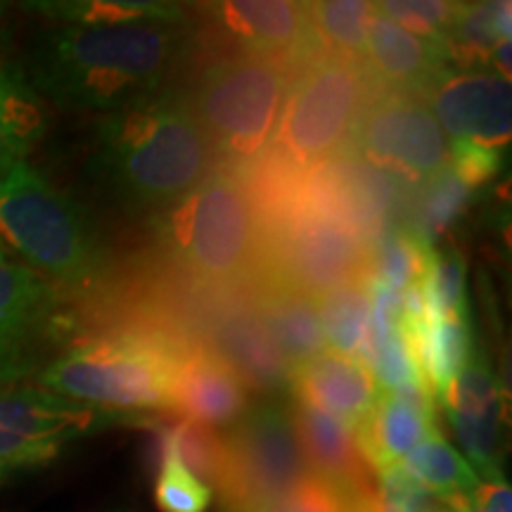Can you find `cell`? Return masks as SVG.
Returning <instances> with one entry per match:
<instances>
[{
  "label": "cell",
  "instance_id": "16",
  "mask_svg": "<svg viewBox=\"0 0 512 512\" xmlns=\"http://www.w3.org/2000/svg\"><path fill=\"white\" fill-rule=\"evenodd\" d=\"M209 347L228 363L247 389L283 399L292 394V366L280 354L259 311L226 306L209 318Z\"/></svg>",
  "mask_w": 512,
  "mask_h": 512
},
{
  "label": "cell",
  "instance_id": "43",
  "mask_svg": "<svg viewBox=\"0 0 512 512\" xmlns=\"http://www.w3.org/2000/svg\"><path fill=\"white\" fill-rule=\"evenodd\" d=\"M358 512H380V503H377V498H373V501H368Z\"/></svg>",
  "mask_w": 512,
  "mask_h": 512
},
{
  "label": "cell",
  "instance_id": "38",
  "mask_svg": "<svg viewBox=\"0 0 512 512\" xmlns=\"http://www.w3.org/2000/svg\"><path fill=\"white\" fill-rule=\"evenodd\" d=\"M43 366V347L0 330V387L24 382Z\"/></svg>",
  "mask_w": 512,
  "mask_h": 512
},
{
  "label": "cell",
  "instance_id": "32",
  "mask_svg": "<svg viewBox=\"0 0 512 512\" xmlns=\"http://www.w3.org/2000/svg\"><path fill=\"white\" fill-rule=\"evenodd\" d=\"M427 254L430 247L420 240V235H411L406 230H389L380 238V247L373 256V266H377V275L392 290H406L408 285L418 283L425 271Z\"/></svg>",
  "mask_w": 512,
  "mask_h": 512
},
{
  "label": "cell",
  "instance_id": "41",
  "mask_svg": "<svg viewBox=\"0 0 512 512\" xmlns=\"http://www.w3.org/2000/svg\"><path fill=\"white\" fill-rule=\"evenodd\" d=\"M10 5L8 3H0V36L5 34V17H8Z\"/></svg>",
  "mask_w": 512,
  "mask_h": 512
},
{
  "label": "cell",
  "instance_id": "2",
  "mask_svg": "<svg viewBox=\"0 0 512 512\" xmlns=\"http://www.w3.org/2000/svg\"><path fill=\"white\" fill-rule=\"evenodd\" d=\"M211 162L183 91L164 88L98 121L86 169L121 209L155 216L204 181Z\"/></svg>",
  "mask_w": 512,
  "mask_h": 512
},
{
  "label": "cell",
  "instance_id": "37",
  "mask_svg": "<svg viewBox=\"0 0 512 512\" xmlns=\"http://www.w3.org/2000/svg\"><path fill=\"white\" fill-rule=\"evenodd\" d=\"M448 166L463 181L467 188L475 190L479 185L491 181L498 171H501L503 157L501 150L494 147H484L475 143H463V140H453L451 152H448Z\"/></svg>",
  "mask_w": 512,
  "mask_h": 512
},
{
  "label": "cell",
  "instance_id": "8",
  "mask_svg": "<svg viewBox=\"0 0 512 512\" xmlns=\"http://www.w3.org/2000/svg\"><path fill=\"white\" fill-rule=\"evenodd\" d=\"M370 81L366 62L330 50L304 64L292 76L271 150L290 169L306 171L339 155L368 105Z\"/></svg>",
  "mask_w": 512,
  "mask_h": 512
},
{
  "label": "cell",
  "instance_id": "6",
  "mask_svg": "<svg viewBox=\"0 0 512 512\" xmlns=\"http://www.w3.org/2000/svg\"><path fill=\"white\" fill-rule=\"evenodd\" d=\"M292 76L285 62L256 55L230 53L204 64L183 95L214 157L238 166L271 152Z\"/></svg>",
  "mask_w": 512,
  "mask_h": 512
},
{
  "label": "cell",
  "instance_id": "45",
  "mask_svg": "<svg viewBox=\"0 0 512 512\" xmlns=\"http://www.w3.org/2000/svg\"><path fill=\"white\" fill-rule=\"evenodd\" d=\"M3 252H8V249H5V245H3V240H0V254Z\"/></svg>",
  "mask_w": 512,
  "mask_h": 512
},
{
  "label": "cell",
  "instance_id": "15",
  "mask_svg": "<svg viewBox=\"0 0 512 512\" xmlns=\"http://www.w3.org/2000/svg\"><path fill=\"white\" fill-rule=\"evenodd\" d=\"M249 406L245 382L209 344H183L174 368L171 411L216 430L240 420Z\"/></svg>",
  "mask_w": 512,
  "mask_h": 512
},
{
  "label": "cell",
  "instance_id": "27",
  "mask_svg": "<svg viewBox=\"0 0 512 512\" xmlns=\"http://www.w3.org/2000/svg\"><path fill=\"white\" fill-rule=\"evenodd\" d=\"M399 465L415 482L425 486L439 503L475 496L477 486L482 482L472 465L441 437V432L422 439Z\"/></svg>",
  "mask_w": 512,
  "mask_h": 512
},
{
  "label": "cell",
  "instance_id": "17",
  "mask_svg": "<svg viewBox=\"0 0 512 512\" xmlns=\"http://www.w3.org/2000/svg\"><path fill=\"white\" fill-rule=\"evenodd\" d=\"M439 432L432 396L420 389L384 392L354 427L356 446L370 470L382 472L399 465L422 439Z\"/></svg>",
  "mask_w": 512,
  "mask_h": 512
},
{
  "label": "cell",
  "instance_id": "19",
  "mask_svg": "<svg viewBox=\"0 0 512 512\" xmlns=\"http://www.w3.org/2000/svg\"><path fill=\"white\" fill-rule=\"evenodd\" d=\"M294 430L311 475L351 496H375L370 467L356 446L354 427L335 415L290 401Z\"/></svg>",
  "mask_w": 512,
  "mask_h": 512
},
{
  "label": "cell",
  "instance_id": "29",
  "mask_svg": "<svg viewBox=\"0 0 512 512\" xmlns=\"http://www.w3.org/2000/svg\"><path fill=\"white\" fill-rule=\"evenodd\" d=\"M306 10H309L311 27L325 48L349 60L366 62V29L373 15V3L328 0V3H306Z\"/></svg>",
  "mask_w": 512,
  "mask_h": 512
},
{
  "label": "cell",
  "instance_id": "35",
  "mask_svg": "<svg viewBox=\"0 0 512 512\" xmlns=\"http://www.w3.org/2000/svg\"><path fill=\"white\" fill-rule=\"evenodd\" d=\"M375 10L415 36L444 43L458 3H441V0H420V3L403 0L399 3V0H392V3H375Z\"/></svg>",
  "mask_w": 512,
  "mask_h": 512
},
{
  "label": "cell",
  "instance_id": "22",
  "mask_svg": "<svg viewBox=\"0 0 512 512\" xmlns=\"http://www.w3.org/2000/svg\"><path fill=\"white\" fill-rule=\"evenodd\" d=\"M256 311L292 370L328 349L320 325L318 297L313 294L271 280L259 294Z\"/></svg>",
  "mask_w": 512,
  "mask_h": 512
},
{
  "label": "cell",
  "instance_id": "42",
  "mask_svg": "<svg viewBox=\"0 0 512 512\" xmlns=\"http://www.w3.org/2000/svg\"><path fill=\"white\" fill-rule=\"evenodd\" d=\"M422 512H451V510H448L446 508V505L444 503H439V501H434L432 505H427V508L425 510H422Z\"/></svg>",
  "mask_w": 512,
  "mask_h": 512
},
{
  "label": "cell",
  "instance_id": "4",
  "mask_svg": "<svg viewBox=\"0 0 512 512\" xmlns=\"http://www.w3.org/2000/svg\"><path fill=\"white\" fill-rule=\"evenodd\" d=\"M185 342L159 332H112L50 358L38 387L105 411L140 415L171 411L176 358Z\"/></svg>",
  "mask_w": 512,
  "mask_h": 512
},
{
  "label": "cell",
  "instance_id": "1",
  "mask_svg": "<svg viewBox=\"0 0 512 512\" xmlns=\"http://www.w3.org/2000/svg\"><path fill=\"white\" fill-rule=\"evenodd\" d=\"M188 50L185 22L50 24L31 38L22 72L60 110L105 117L164 91Z\"/></svg>",
  "mask_w": 512,
  "mask_h": 512
},
{
  "label": "cell",
  "instance_id": "34",
  "mask_svg": "<svg viewBox=\"0 0 512 512\" xmlns=\"http://www.w3.org/2000/svg\"><path fill=\"white\" fill-rule=\"evenodd\" d=\"M472 190L453 174L451 166L427 181L425 200L420 204V240L427 242V235L434 238L441 230L448 228V223L458 219L460 211L465 209L467 200H470Z\"/></svg>",
  "mask_w": 512,
  "mask_h": 512
},
{
  "label": "cell",
  "instance_id": "20",
  "mask_svg": "<svg viewBox=\"0 0 512 512\" xmlns=\"http://www.w3.org/2000/svg\"><path fill=\"white\" fill-rule=\"evenodd\" d=\"M380 396L363 358L320 354L292 370V399L356 427Z\"/></svg>",
  "mask_w": 512,
  "mask_h": 512
},
{
  "label": "cell",
  "instance_id": "46",
  "mask_svg": "<svg viewBox=\"0 0 512 512\" xmlns=\"http://www.w3.org/2000/svg\"><path fill=\"white\" fill-rule=\"evenodd\" d=\"M3 475H5V470H3V467H0V479H3Z\"/></svg>",
  "mask_w": 512,
  "mask_h": 512
},
{
  "label": "cell",
  "instance_id": "28",
  "mask_svg": "<svg viewBox=\"0 0 512 512\" xmlns=\"http://www.w3.org/2000/svg\"><path fill=\"white\" fill-rule=\"evenodd\" d=\"M370 306V278L320 294L318 309L325 347H332L339 356L361 358L368 344Z\"/></svg>",
  "mask_w": 512,
  "mask_h": 512
},
{
  "label": "cell",
  "instance_id": "24",
  "mask_svg": "<svg viewBox=\"0 0 512 512\" xmlns=\"http://www.w3.org/2000/svg\"><path fill=\"white\" fill-rule=\"evenodd\" d=\"M401 323V320H399ZM403 335L411 342L418 366L425 375L432 396H441L456 380L460 370L475 351V335L470 328V316H427L422 323L401 325Z\"/></svg>",
  "mask_w": 512,
  "mask_h": 512
},
{
  "label": "cell",
  "instance_id": "30",
  "mask_svg": "<svg viewBox=\"0 0 512 512\" xmlns=\"http://www.w3.org/2000/svg\"><path fill=\"white\" fill-rule=\"evenodd\" d=\"M162 451H171L211 491L221 482L223 437L211 427L183 418L176 425H162Z\"/></svg>",
  "mask_w": 512,
  "mask_h": 512
},
{
  "label": "cell",
  "instance_id": "10",
  "mask_svg": "<svg viewBox=\"0 0 512 512\" xmlns=\"http://www.w3.org/2000/svg\"><path fill=\"white\" fill-rule=\"evenodd\" d=\"M128 422L147 425V418L64 399L38 384L0 387V467L46 465L74 441Z\"/></svg>",
  "mask_w": 512,
  "mask_h": 512
},
{
  "label": "cell",
  "instance_id": "14",
  "mask_svg": "<svg viewBox=\"0 0 512 512\" xmlns=\"http://www.w3.org/2000/svg\"><path fill=\"white\" fill-rule=\"evenodd\" d=\"M422 98L453 140L503 150L512 131L510 81L489 69H444Z\"/></svg>",
  "mask_w": 512,
  "mask_h": 512
},
{
  "label": "cell",
  "instance_id": "12",
  "mask_svg": "<svg viewBox=\"0 0 512 512\" xmlns=\"http://www.w3.org/2000/svg\"><path fill=\"white\" fill-rule=\"evenodd\" d=\"M204 15L209 17L211 31L226 38L238 55L285 62L292 72L328 50L311 27L306 3L233 0L204 5Z\"/></svg>",
  "mask_w": 512,
  "mask_h": 512
},
{
  "label": "cell",
  "instance_id": "40",
  "mask_svg": "<svg viewBox=\"0 0 512 512\" xmlns=\"http://www.w3.org/2000/svg\"><path fill=\"white\" fill-rule=\"evenodd\" d=\"M444 505L451 512H477L472 496L470 498H458V501H451V503H444Z\"/></svg>",
  "mask_w": 512,
  "mask_h": 512
},
{
  "label": "cell",
  "instance_id": "44",
  "mask_svg": "<svg viewBox=\"0 0 512 512\" xmlns=\"http://www.w3.org/2000/svg\"><path fill=\"white\" fill-rule=\"evenodd\" d=\"M226 512H283L280 508H242V510H226Z\"/></svg>",
  "mask_w": 512,
  "mask_h": 512
},
{
  "label": "cell",
  "instance_id": "33",
  "mask_svg": "<svg viewBox=\"0 0 512 512\" xmlns=\"http://www.w3.org/2000/svg\"><path fill=\"white\" fill-rule=\"evenodd\" d=\"M162 467L155 484V501L162 512H207L214 498L202 479L178 460L171 451H162Z\"/></svg>",
  "mask_w": 512,
  "mask_h": 512
},
{
  "label": "cell",
  "instance_id": "25",
  "mask_svg": "<svg viewBox=\"0 0 512 512\" xmlns=\"http://www.w3.org/2000/svg\"><path fill=\"white\" fill-rule=\"evenodd\" d=\"M22 10L74 27H114L140 22H188V12L174 3L147 0H38L22 3Z\"/></svg>",
  "mask_w": 512,
  "mask_h": 512
},
{
  "label": "cell",
  "instance_id": "3",
  "mask_svg": "<svg viewBox=\"0 0 512 512\" xmlns=\"http://www.w3.org/2000/svg\"><path fill=\"white\" fill-rule=\"evenodd\" d=\"M0 240L67 297L100 290L110 278L112 256L98 223L29 164L0 176Z\"/></svg>",
  "mask_w": 512,
  "mask_h": 512
},
{
  "label": "cell",
  "instance_id": "7",
  "mask_svg": "<svg viewBox=\"0 0 512 512\" xmlns=\"http://www.w3.org/2000/svg\"><path fill=\"white\" fill-rule=\"evenodd\" d=\"M275 235L268 238L271 268L278 283L320 297L339 285L368 280L373 252L361 226L351 219L349 202L335 200L325 185L320 195L283 207Z\"/></svg>",
  "mask_w": 512,
  "mask_h": 512
},
{
  "label": "cell",
  "instance_id": "26",
  "mask_svg": "<svg viewBox=\"0 0 512 512\" xmlns=\"http://www.w3.org/2000/svg\"><path fill=\"white\" fill-rule=\"evenodd\" d=\"M510 3H458L444 36L448 57H456L463 69H486L498 43L510 41Z\"/></svg>",
  "mask_w": 512,
  "mask_h": 512
},
{
  "label": "cell",
  "instance_id": "5",
  "mask_svg": "<svg viewBox=\"0 0 512 512\" xmlns=\"http://www.w3.org/2000/svg\"><path fill=\"white\" fill-rule=\"evenodd\" d=\"M157 245L183 273L204 283H238L261 256L259 221L245 183L216 171L152 216Z\"/></svg>",
  "mask_w": 512,
  "mask_h": 512
},
{
  "label": "cell",
  "instance_id": "31",
  "mask_svg": "<svg viewBox=\"0 0 512 512\" xmlns=\"http://www.w3.org/2000/svg\"><path fill=\"white\" fill-rule=\"evenodd\" d=\"M427 316H458L467 313L465 264L456 249L427 254L425 271L418 280Z\"/></svg>",
  "mask_w": 512,
  "mask_h": 512
},
{
  "label": "cell",
  "instance_id": "39",
  "mask_svg": "<svg viewBox=\"0 0 512 512\" xmlns=\"http://www.w3.org/2000/svg\"><path fill=\"white\" fill-rule=\"evenodd\" d=\"M472 501H475L477 512H512V491L505 479L479 482Z\"/></svg>",
  "mask_w": 512,
  "mask_h": 512
},
{
  "label": "cell",
  "instance_id": "23",
  "mask_svg": "<svg viewBox=\"0 0 512 512\" xmlns=\"http://www.w3.org/2000/svg\"><path fill=\"white\" fill-rule=\"evenodd\" d=\"M46 131V100L34 91L22 67L0 55V176L27 164Z\"/></svg>",
  "mask_w": 512,
  "mask_h": 512
},
{
  "label": "cell",
  "instance_id": "18",
  "mask_svg": "<svg viewBox=\"0 0 512 512\" xmlns=\"http://www.w3.org/2000/svg\"><path fill=\"white\" fill-rule=\"evenodd\" d=\"M448 53L441 41L415 36L375 10L366 29V67L375 83L389 91L422 98L446 69Z\"/></svg>",
  "mask_w": 512,
  "mask_h": 512
},
{
  "label": "cell",
  "instance_id": "36",
  "mask_svg": "<svg viewBox=\"0 0 512 512\" xmlns=\"http://www.w3.org/2000/svg\"><path fill=\"white\" fill-rule=\"evenodd\" d=\"M375 491L380 512H422L427 505L437 501L401 465H392L387 470L377 472Z\"/></svg>",
  "mask_w": 512,
  "mask_h": 512
},
{
  "label": "cell",
  "instance_id": "13",
  "mask_svg": "<svg viewBox=\"0 0 512 512\" xmlns=\"http://www.w3.org/2000/svg\"><path fill=\"white\" fill-rule=\"evenodd\" d=\"M439 399L477 477L482 475V482L503 479L505 399L501 382L484 349L475 347L463 370Z\"/></svg>",
  "mask_w": 512,
  "mask_h": 512
},
{
  "label": "cell",
  "instance_id": "11",
  "mask_svg": "<svg viewBox=\"0 0 512 512\" xmlns=\"http://www.w3.org/2000/svg\"><path fill=\"white\" fill-rule=\"evenodd\" d=\"M351 143L368 164L403 181L425 183L448 169V145L422 98L375 88L356 121Z\"/></svg>",
  "mask_w": 512,
  "mask_h": 512
},
{
  "label": "cell",
  "instance_id": "21",
  "mask_svg": "<svg viewBox=\"0 0 512 512\" xmlns=\"http://www.w3.org/2000/svg\"><path fill=\"white\" fill-rule=\"evenodd\" d=\"M67 294L22 261L0 254V330L46 347L67 318Z\"/></svg>",
  "mask_w": 512,
  "mask_h": 512
},
{
  "label": "cell",
  "instance_id": "9",
  "mask_svg": "<svg viewBox=\"0 0 512 512\" xmlns=\"http://www.w3.org/2000/svg\"><path fill=\"white\" fill-rule=\"evenodd\" d=\"M221 437L223 472L216 486L221 512L283 508L311 475L294 430L290 401L254 403Z\"/></svg>",
  "mask_w": 512,
  "mask_h": 512
}]
</instances>
